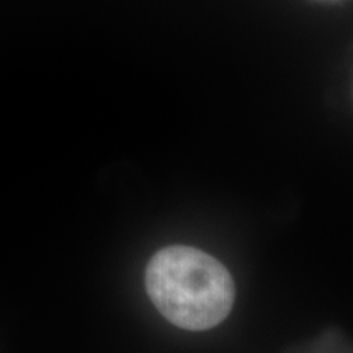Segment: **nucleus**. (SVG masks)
I'll list each match as a JSON object with an SVG mask.
<instances>
[{
  "label": "nucleus",
  "mask_w": 353,
  "mask_h": 353,
  "mask_svg": "<svg viewBox=\"0 0 353 353\" xmlns=\"http://www.w3.org/2000/svg\"><path fill=\"white\" fill-rule=\"evenodd\" d=\"M149 298L172 324L208 330L226 319L234 281L223 263L195 247L172 245L151 259L145 270Z\"/></svg>",
  "instance_id": "obj_1"
}]
</instances>
